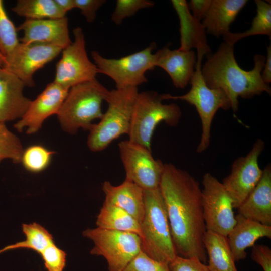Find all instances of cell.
<instances>
[{"instance_id": "obj_30", "label": "cell", "mask_w": 271, "mask_h": 271, "mask_svg": "<svg viewBox=\"0 0 271 271\" xmlns=\"http://www.w3.org/2000/svg\"><path fill=\"white\" fill-rule=\"evenodd\" d=\"M19 43L17 28L8 17L3 1L0 0V52L6 58Z\"/></svg>"}, {"instance_id": "obj_21", "label": "cell", "mask_w": 271, "mask_h": 271, "mask_svg": "<svg viewBox=\"0 0 271 271\" xmlns=\"http://www.w3.org/2000/svg\"><path fill=\"white\" fill-rule=\"evenodd\" d=\"M171 3L178 15L180 23V46L179 50L190 51L193 48L209 54L211 49L207 44L206 30L200 21L192 15L185 0H172Z\"/></svg>"}, {"instance_id": "obj_28", "label": "cell", "mask_w": 271, "mask_h": 271, "mask_svg": "<svg viewBox=\"0 0 271 271\" xmlns=\"http://www.w3.org/2000/svg\"><path fill=\"white\" fill-rule=\"evenodd\" d=\"M22 227L26 239L2 248L0 249V253L11 250L26 248L40 254L46 247L54 242L52 235L39 224H23Z\"/></svg>"}, {"instance_id": "obj_36", "label": "cell", "mask_w": 271, "mask_h": 271, "mask_svg": "<svg viewBox=\"0 0 271 271\" xmlns=\"http://www.w3.org/2000/svg\"><path fill=\"white\" fill-rule=\"evenodd\" d=\"M106 2L105 0H74L75 8L80 10L89 23L95 21L97 11Z\"/></svg>"}, {"instance_id": "obj_25", "label": "cell", "mask_w": 271, "mask_h": 271, "mask_svg": "<svg viewBox=\"0 0 271 271\" xmlns=\"http://www.w3.org/2000/svg\"><path fill=\"white\" fill-rule=\"evenodd\" d=\"M98 227L142 235L140 223L122 208L103 203L96 219Z\"/></svg>"}, {"instance_id": "obj_12", "label": "cell", "mask_w": 271, "mask_h": 271, "mask_svg": "<svg viewBox=\"0 0 271 271\" xmlns=\"http://www.w3.org/2000/svg\"><path fill=\"white\" fill-rule=\"evenodd\" d=\"M118 146L125 178L143 190L159 188L164 163L153 157L152 150L129 140L120 142Z\"/></svg>"}, {"instance_id": "obj_22", "label": "cell", "mask_w": 271, "mask_h": 271, "mask_svg": "<svg viewBox=\"0 0 271 271\" xmlns=\"http://www.w3.org/2000/svg\"><path fill=\"white\" fill-rule=\"evenodd\" d=\"M236 223L227 235L228 243L235 261L245 259L246 249L254 246L259 238H271V226L263 225L237 214Z\"/></svg>"}, {"instance_id": "obj_2", "label": "cell", "mask_w": 271, "mask_h": 271, "mask_svg": "<svg viewBox=\"0 0 271 271\" xmlns=\"http://www.w3.org/2000/svg\"><path fill=\"white\" fill-rule=\"evenodd\" d=\"M207 58L201 68L204 80L209 87L221 89L226 93L233 112L238 111L239 97L251 99L263 92L270 95V87L261 76L265 62L264 56L255 55L254 68L245 71L236 61L233 46L224 42L215 53L207 54Z\"/></svg>"}, {"instance_id": "obj_14", "label": "cell", "mask_w": 271, "mask_h": 271, "mask_svg": "<svg viewBox=\"0 0 271 271\" xmlns=\"http://www.w3.org/2000/svg\"><path fill=\"white\" fill-rule=\"evenodd\" d=\"M58 47L41 43L20 42L6 59L3 67L13 73L25 86L34 87V73L62 51Z\"/></svg>"}, {"instance_id": "obj_19", "label": "cell", "mask_w": 271, "mask_h": 271, "mask_svg": "<svg viewBox=\"0 0 271 271\" xmlns=\"http://www.w3.org/2000/svg\"><path fill=\"white\" fill-rule=\"evenodd\" d=\"M244 217L271 226V166L262 170L259 182L237 209Z\"/></svg>"}, {"instance_id": "obj_31", "label": "cell", "mask_w": 271, "mask_h": 271, "mask_svg": "<svg viewBox=\"0 0 271 271\" xmlns=\"http://www.w3.org/2000/svg\"><path fill=\"white\" fill-rule=\"evenodd\" d=\"M24 149L19 139L7 127L0 122V163L5 160H11L14 163H21Z\"/></svg>"}, {"instance_id": "obj_9", "label": "cell", "mask_w": 271, "mask_h": 271, "mask_svg": "<svg viewBox=\"0 0 271 271\" xmlns=\"http://www.w3.org/2000/svg\"><path fill=\"white\" fill-rule=\"evenodd\" d=\"M82 235L93 242L90 253L104 257L108 271H122L141 251L140 237L133 233L97 227L86 229Z\"/></svg>"}, {"instance_id": "obj_4", "label": "cell", "mask_w": 271, "mask_h": 271, "mask_svg": "<svg viewBox=\"0 0 271 271\" xmlns=\"http://www.w3.org/2000/svg\"><path fill=\"white\" fill-rule=\"evenodd\" d=\"M109 92L96 79L71 87L57 114L63 130L70 134L80 128L89 130L92 121L102 117L101 104Z\"/></svg>"}, {"instance_id": "obj_11", "label": "cell", "mask_w": 271, "mask_h": 271, "mask_svg": "<svg viewBox=\"0 0 271 271\" xmlns=\"http://www.w3.org/2000/svg\"><path fill=\"white\" fill-rule=\"evenodd\" d=\"M73 33L74 41L62 50V57L56 65L54 80L68 89L95 79L99 73L96 65L88 57L82 29L77 27Z\"/></svg>"}, {"instance_id": "obj_17", "label": "cell", "mask_w": 271, "mask_h": 271, "mask_svg": "<svg viewBox=\"0 0 271 271\" xmlns=\"http://www.w3.org/2000/svg\"><path fill=\"white\" fill-rule=\"evenodd\" d=\"M23 82L13 73L0 67V122L20 119L31 100L23 94Z\"/></svg>"}, {"instance_id": "obj_40", "label": "cell", "mask_w": 271, "mask_h": 271, "mask_svg": "<svg viewBox=\"0 0 271 271\" xmlns=\"http://www.w3.org/2000/svg\"><path fill=\"white\" fill-rule=\"evenodd\" d=\"M57 6L65 14L75 8L74 0H54Z\"/></svg>"}, {"instance_id": "obj_3", "label": "cell", "mask_w": 271, "mask_h": 271, "mask_svg": "<svg viewBox=\"0 0 271 271\" xmlns=\"http://www.w3.org/2000/svg\"><path fill=\"white\" fill-rule=\"evenodd\" d=\"M145 211L140 223L141 251L151 258L169 264L177 255L159 187L144 190Z\"/></svg>"}, {"instance_id": "obj_5", "label": "cell", "mask_w": 271, "mask_h": 271, "mask_svg": "<svg viewBox=\"0 0 271 271\" xmlns=\"http://www.w3.org/2000/svg\"><path fill=\"white\" fill-rule=\"evenodd\" d=\"M137 87L109 91L105 99L106 111L100 121L90 129L87 145L93 152H100L121 136L128 134L133 104L138 94Z\"/></svg>"}, {"instance_id": "obj_32", "label": "cell", "mask_w": 271, "mask_h": 271, "mask_svg": "<svg viewBox=\"0 0 271 271\" xmlns=\"http://www.w3.org/2000/svg\"><path fill=\"white\" fill-rule=\"evenodd\" d=\"M154 3L149 0H117L111 20L120 25L124 19L134 15L139 10L153 7Z\"/></svg>"}, {"instance_id": "obj_38", "label": "cell", "mask_w": 271, "mask_h": 271, "mask_svg": "<svg viewBox=\"0 0 271 271\" xmlns=\"http://www.w3.org/2000/svg\"><path fill=\"white\" fill-rule=\"evenodd\" d=\"M211 3V0H191L188 6L193 16L201 21L206 14Z\"/></svg>"}, {"instance_id": "obj_23", "label": "cell", "mask_w": 271, "mask_h": 271, "mask_svg": "<svg viewBox=\"0 0 271 271\" xmlns=\"http://www.w3.org/2000/svg\"><path fill=\"white\" fill-rule=\"evenodd\" d=\"M247 0H211L202 23L207 33L219 38L229 31L231 24L246 5Z\"/></svg>"}, {"instance_id": "obj_13", "label": "cell", "mask_w": 271, "mask_h": 271, "mask_svg": "<svg viewBox=\"0 0 271 271\" xmlns=\"http://www.w3.org/2000/svg\"><path fill=\"white\" fill-rule=\"evenodd\" d=\"M265 147L264 141L256 140L245 156L236 159L232 163L230 173L222 182L231 198L234 208L237 209L260 179L262 170L258 158Z\"/></svg>"}, {"instance_id": "obj_41", "label": "cell", "mask_w": 271, "mask_h": 271, "mask_svg": "<svg viewBox=\"0 0 271 271\" xmlns=\"http://www.w3.org/2000/svg\"><path fill=\"white\" fill-rule=\"evenodd\" d=\"M6 64V59L0 52V67H4Z\"/></svg>"}, {"instance_id": "obj_39", "label": "cell", "mask_w": 271, "mask_h": 271, "mask_svg": "<svg viewBox=\"0 0 271 271\" xmlns=\"http://www.w3.org/2000/svg\"><path fill=\"white\" fill-rule=\"evenodd\" d=\"M263 82L267 84L271 82V46H267V57L261 74Z\"/></svg>"}, {"instance_id": "obj_8", "label": "cell", "mask_w": 271, "mask_h": 271, "mask_svg": "<svg viewBox=\"0 0 271 271\" xmlns=\"http://www.w3.org/2000/svg\"><path fill=\"white\" fill-rule=\"evenodd\" d=\"M156 47V43L152 42L141 51L118 59L105 58L95 50L91 52V56L99 73L111 78L116 89L138 87L148 81L146 72L156 67L152 53Z\"/></svg>"}, {"instance_id": "obj_34", "label": "cell", "mask_w": 271, "mask_h": 271, "mask_svg": "<svg viewBox=\"0 0 271 271\" xmlns=\"http://www.w3.org/2000/svg\"><path fill=\"white\" fill-rule=\"evenodd\" d=\"M48 271H63L66 261L65 251L58 248L54 242L46 247L40 254Z\"/></svg>"}, {"instance_id": "obj_6", "label": "cell", "mask_w": 271, "mask_h": 271, "mask_svg": "<svg viewBox=\"0 0 271 271\" xmlns=\"http://www.w3.org/2000/svg\"><path fill=\"white\" fill-rule=\"evenodd\" d=\"M162 94L153 90L138 93L131 114L128 136L129 140L150 150L156 126L161 122L175 127L182 115L180 107L175 103L164 104Z\"/></svg>"}, {"instance_id": "obj_16", "label": "cell", "mask_w": 271, "mask_h": 271, "mask_svg": "<svg viewBox=\"0 0 271 271\" xmlns=\"http://www.w3.org/2000/svg\"><path fill=\"white\" fill-rule=\"evenodd\" d=\"M17 30L23 31L20 42L24 43H45L63 49L72 42L66 16L57 19H26Z\"/></svg>"}, {"instance_id": "obj_20", "label": "cell", "mask_w": 271, "mask_h": 271, "mask_svg": "<svg viewBox=\"0 0 271 271\" xmlns=\"http://www.w3.org/2000/svg\"><path fill=\"white\" fill-rule=\"evenodd\" d=\"M102 189L105 196L104 203L122 208L141 223L145 211L143 189L126 178L118 186L105 181Z\"/></svg>"}, {"instance_id": "obj_37", "label": "cell", "mask_w": 271, "mask_h": 271, "mask_svg": "<svg viewBox=\"0 0 271 271\" xmlns=\"http://www.w3.org/2000/svg\"><path fill=\"white\" fill-rule=\"evenodd\" d=\"M251 257L262 267L263 271H271V249L268 246L254 245L252 246Z\"/></svg>"}, {"instance_id": "obj_18", "label": "cell", "mask_w": 271, "mask_h": 271, "mask_svg": "<svg viewBox=\"0 0 271 271\" xmlns=\"http://www.w3.org/2000/svg\"><path fill=\"white\" fill-rule=\"evenodd\" d=\"M154 58L155 67L168 73L175 87L184 89L190 83L197 61L194 51L171 50L166 46L157 51Z\"/></svg>"}, {"instance_id": "obj_10", "label": "cell", "mask_w": 271, "mask_h": 271, "mask_svg": "<svg viewBox=\"0 0 271 271\" xmlns=\"http://www.w3.org/2000/svg\"><path fill=\"white\" fill-rule=\"evenodd\" d=\"M202 203L207 230L227 236L236 223L233 203L222 183L210 173L203 176Z\"/></svg>"}, {"instance_id": "obj_7", "label": "cell", "mask_w": 271, "mask_h": 271, "mask_svg": "<svg viewBox=\"0 0 271 271\" xmlns=\"http://www.w3.org/2000/svg\"><path fill=\"white\" fill-rule=\"evenodd\" d=\"M204 52H197L195 71L191 79L190 90L182 95L174 96L162 94L164 100L184 101L194 106L200 117L202 125L200 141L196 152L202 153L209 147L211 127L214 116L219 109L228 110L231 108L230 101L226 93L220 89H212L206 84L201 71V62Z\"/></svg>"}, {"instance_id": "obj_1", "label": "cell", "mask_w": 271, "mask_h": 271, "mask_svg": "<svg viewBox=\"0 0 271 271\" xmlns=\"http://www.w3.org/2000/svg\"><path fill=\"white\" fill-rule=\"evenodd\" d=\"M159 187L177 254L205 263L203 238L207 229L198 181L174 165L164 163Z\"/></svg>"}, {"instance_id": "obj_33", "label": "cell", "mask_w": 271, "mask_h": 271, "mask_svg": "<svg viewBox=\"0 0 271 271\" xmlns=\"http://www.w3.org/2000/svg\"><path fill=\"white\" fill-rule=\"evenodd\" d=\"M122 271L170 270L169 264L154 260L141 251Z\"/></svg>"}, {"instance_id": "obj_35", "label": "cell", "mask_w": 271, "mask_h": 271, "mask_svg": "<svg viewBox=\"0 0 271 271\" xmlns=\"http://www.w3.org/2000/svg\"><path fill=\"white\" fill-rule=\"evenodd\" d=\"M169 267L170 271H210L205 263L178 255L169 263Z\"/></svg>"}, {"instance_id": "obj_27", "label": "cell", "mask_w": 271, "mask_h": 271, "mask_svg": "<svg viewBox=\"0 0 271 271\" xmlns=\"http://www.w3.org/2000/svg\"><path fill=\"white\" fill-rule=\"evenodd\" d=\"M12 10L26 19H57L66 16L54 0H19Z\"/></svg>"}, {"instance_id": "obj_24", "label": "cell", "mask_w": 271, "mask_h": 271, "mask_svg": "<svg viewBox=\"0 0 271 271\" xmlns=\"http://www.w3.org/2000/svg\"><path fill=\"white\" fill-rule=\"evenodd\" d=\"M203 243L210 271H238L227 236L207 230Z\"/></svg>"}, {"instance_id": "obj_29", "label": "cell", "mask_w": 271, "mask_h": 271, "mask_svg": "<svg viewBox=\"0 0 271 271\" xmlns=\"http://www.w3.org/2000/svg\"><path fill=\"white\" fill-rule=\"evenodd\" d=\"M54 153L43 146L33 145L24 150L21 163L27 171L39 173L49 166Z\"/></svg>"}, {"instance_id": "obj_26", "label": "cell", "mask_w": 271, "mask_h": 271, "mask_svg": "<svg viewBox=\"0 0 271 271\" xmlns=\"http://www.w3.org/2000/svg\"><path fill=\"white\" fill-rule=\"evenodd\" d=\"M256 15L253 18L251 27L240 33L229 32L223 36L224 42L234 46L239 40L251 36L265 35L271 38V5L262 0H255Z\"/></svg>"}, {"instance_id": "obj_15", "label": "cell", "mask_w": 271, "mask_h": 271, "mask_svg": "<svg viewBox=\"0 0 271 271\" xmlns=\"http://www.w3.org/2000/svg\"><path fill=\"white\" fill-rule=\"evenodd\" d=\"M69 90L54 81L48 84L34 100H31L14 128L19 132L27 128L26 133L29 134L37 132L47 118L57 114Z\"/></svg>"}]
</instances>
